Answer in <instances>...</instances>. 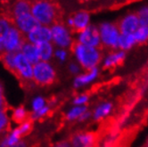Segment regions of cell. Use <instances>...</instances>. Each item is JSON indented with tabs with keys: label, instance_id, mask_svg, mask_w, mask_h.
<instances>
[{
	"label": "cell",
	"instance_id": "6da1fadb",
	"mask_svg": "<svg viewBox=\"0 0 148 147\" xmlns=\"http://www.w3.org/2000/svg\"><path fill=\"white\" fill-rule=\"evenodd\" d=\"M71 49L75 61L84 70L98 68L102 62L103 54L100 48L86 46L75 42Z\"/></svg>",
	"mask_w": 148,
	"mask_h": 147
},
{
	"label": "cell",
	"instance_id": "7a4b0ae2",
	"mask_svg": "<svg viewBox=\"0 0 148 147\" xmlns=\"http://www.w3.org/2000/svg\"><path fill=\"white\" fill-rule=\"evenodd\" d=\"M58 13L56 5L49 1H36L31 3L30 14L40 25L51 27L57 23Z\"/></svg>",
	"mask_w": 148,
	"mask_h": 147
},
{
	"label": "cell",
	"instance_id": "3957f363",
	"mask_svg": "<svg viewBox=\"0 0 148 147\" xmlns=\"http://www.w3.org/2000/svg\"><path fill=\"white\" fill-rule=\"evenodd\" d=\"M101 46L111 50L118 49L119 39L121 35L118 25L111 22H103L98 25Z\"/></svg>",
	"mask_w": 148,
	"mask_h": 147
},
{
	"label": "cell",
	"instance_id": "277c9868",
	"mask_svg": "<svg viewBox=\"0 0 148 147\" xmlns=\"http://www.w3.org/2000/svg\"><path fill=\"white\" fill-rule=\"evenodd\" d=\"M50 28L53 45L57 48H62L66 50L72 48L75 42H74V38L71 29H69L65 24L58 22L53 24Z\"/></svg>",
	"mask_w": 148,
	"mask_h": 147
},
{
	"label": "cell",
	"instance_id": "5b68a950",
	"mask_svg": "<svg viewBox=\"0 0 148 147\" xmlns=\"http://www.w3.org/2000/svg\"><path fill=\"white\" fill-rule=\"evenodd\" d=\"M56 79V72L50 62H39L33 65L32 80L38 86H49L55 82Z\"/></svg>",
	"mask_w": 148,
	"mask_h": 147
},
{
	"label": "cell",
	"instance_id": "8992f818",
	"mask_svg": "<svg viewBox=\"0 0 148 147\" xmlns=\"http://www.w3.org/2000/svg\"><path fill=\"white\" fill-rule=\"evenodd\" d=\"M25 40V36H23L14 25H12L2 43L4 52L5 53H18L21 51Z\"/></svg>",
	"mask_w": 148,
	"mask_h": 147
},
{
	"label": "cell",
	"instance_id": "52a82bcc",
	"mask_svg": "<svg viewBox=\"0 0 148 147\" xmlns=\"http://www.w3.org/2000/svg\"><path fill=\"white\" fill-rule=\"evenodd\" d=\"M76 43L89 47L100 48L101 41L98 26L91 24L87 29L77 33Z\"/></svg>",
	"mask_w": 148,
	"mask_h": 147
},
{
	"label": "cell",
	"instance_id": "ba28073f",
	"mask_svg": "<svg viewBox=\"0 0 148 147\" xmlns=\"http://www.w3.org/2000/svg\"><path fill=\"white\" fill-rule=\"evenodd\" d=\"M14 64V74H16L24 82L33 81V65L24 57V55L21 52H18V53L15 54Z\"/></svg>",
	"mask_w": 148,
	"mask_h": 147
},
{
	"label": "cell",
	"instance_id": "9c48e42d",
	"mask_svg": "<svg viewBox=\"0 0 148 147\" xmlns=\"http://www.w3.org/2000/svg\"><path fill=\"white\" fill-rule=\"evenodd\" d=\"M12 24L22 33L23 36H27L31 31L37 29L40 24L33 17L31 14H27L22 16H19L12 20Z\"/></svg>",
	"mask_w": 148,
	"mask_h": 147
},
{
	"label": "cell",
	"instance_id": "30bf717a",
	"mask_svg": "<svg viewBox=\"0 0 148 147\" xmlns=\"http://www.w3.org/2000/svg\"><path fill=\"white\" fill-rule=\"evenodd\" d=\"M26 41L33 45H38L44 42H52L51 28L47 26L40 25L33 31H31L26 37Z\"/></svg>",
	"mask_w": 148,
	"mask_h": 147
},
{
	"label": "cell",
	"instance_id": "8fae6325",
	"mask_svg": "<svg viewBox=\"0 0 148 147\" xmlns=\"http://www.w3.org/2000/svg\"><path fill=\"white\" fill-rule=\"evenodd\" d=\"M117 25L121 34H134L140 23L136 13H128L119 21Z\"/></svg>",
	"mask_w": 148,
	"mask_h": 147
},
{
	"label": "cell",
	"instance_id": "7c38bea8",
	"mask_svg": "<svg viewBox=\"0 0 148 147\" xmlns=\"http://www.w3.org/2000/svg\"><path fill=\"white\" fill-rule=\"evenodd\" d=\"M99 68H94L89 70H84L79 75L76 76L73 79V87L76 89H79L89 86L95 82L99 77Z\"/></svg>",
	"mask_w": 148,
	"mask_h": 147
},
{
	"label": "cell",
	"instance_id": "4fadbf2b",
	"mask_svg": "<svg viewBox=\"0 0 148 147\" xmlns=\"http://www.w3.org/2000/svg\"><path fill=\"white\" fill-rule=\"evenodd\" d=\"M73 21L72 29L76 31L77 33L87 29L88 26L91 25V15L88 11L85 10H80L76 12L71 15Z\"/></svg>",
	"mask_w": 148,
	"mask_h": 147
},
{
	"label": "cell",
	"instance_id": "5bb4252c",
	"mask_svg": "<svg viewBox=\"0 0 148 147\" xmlns=\"http://www.w3.org/2000/svg\"><path fill=\"white\" fill-rule=\"evenodd\" d=\"M126 58V53L121 50L115 49L112 50L111 52L103 57L102 60V66L104 69H112L116 66L120 65Z\"/></svg>",
	"mask_w": 148,
	"mask_h": 147
},
{
	"label": "cell",
	"instance_id": "9a60e30c",
	"mask_svg": "<svg viewBox=\"0 0 148 147\" xmlns=\"http://www.w3.org/2000/svg\"><path fill=\"white\" fill-rule=\"evenodd\" d=\"M96 135L92 132H79L74 135L71 141V147H94Z\"/></svg>",
	"mask_w": 148,
	"mask_h": 147
},
{
	"label": "cell",
	"instance_id": "2e32d148",
	"mask_svg": "<svg viewBox=\"0 0 148 147\" xmlns=\"http://www.w3.org/2000/svg\"><path fill=\"white\" fill-rule=\"evenodd\" d=\"M113 104L111 102H102L94 108L92 112V119L96 121H100L107 118L112 113Z\"/></svg>",
	"mask_w": 148,
	"mask_h": 147
},
{
	"label": "cell",
	"instance_id": "e0dca14e",
	"mask_svg": "<svg viewBox=\"0 0 148 147\" xmlns=\"http://www.w3.org/2000/svg\"><path fill=\"white\" fill-rule=\"evenodd\" d=\"M20 52L24 55V57L32 65H35L38 64V62H40L37 46L33 44L29 43V42L26 41V40L23 43V45L22 46V48H21Z\"/></svg>",
	"mask_w": 148,
	"mask_h": 147
},
{
	"label": "cell",
	"instance_id": "ac0fdd59",
	"mask_svg": "<svg viewBox=\"0 0 148 147\" xmlns=\"http://www.w3.org/2000/svg\"><path fill=\"white\" fill-rule=\"evenodd\" d=\"M31 9V3L24 0H21V1L14 2L11 9H10V14H11V21L14 18H17L19 16H22L27 14H30Z\"/></svg>",
	"mask_w": 148,
	"mask_h": 147
},
{
	"label": "cell",
	"instance_id": "d6986e66",
	"mask_svg": "<svg viewBox=\"0 0 148 147\" xmlns=\"http://www.w3.org/2000/svg\"><path fill=\"white\" fill-rule=\"evenodd\" d=\"M38 52L39 59L41 62H49L52 58L54 57L55 54V46L52 42H44L36 45Z\"/></svg>",
	"mask_w": 148,
	"mask_h": 147
},
{
	"label": "cell",
	"instance_id": "ffe728a7",
	"mask_svg": "<svg viewBox=\"0 0 148 147\" xmlns=\"http://www.w3.org/2000/svg\"><path fill=\"white\" fill-rule=\"evenodd\" d=\"M21 138H22V135L19 133L17 128H15L2 136L0 139V147H13L22 140Z\"/></svg>",
	"mask_w": 148,
	"mask_h": 147
},
{
	"label": "cell",
	"instance_id": "44dd1931",
	"mask_svg": "<svg viewBox=\"0 0 148 147\" xmlns=\"http://www.w3.org/2000/svg\"><path fill=\"white\" fill-rule=\"evenodd\" d=\"M136 45V39L133 34H121L118 43V49L123 52L132 49Z\"/></svg>",
	"mask_w": 148,
	"mask_h": 147
},
{
	"label": "cell",
	"instance_id": "7402d4cb",
	"mask_svg": "<svg viewBox=\"0 0 148 147\" xmlns=\"http://www.w3.org/2000/svg\"><path fill=\"white\" fill-rule=\"evenodd\" d=\"M12 25L13 24L11 19H8L5 17H0V56L3 54H5L2 43Z\"/></svg>",
	"mask_w": 148,
	"mask_h": 147
},
{
	"label": "cell",
	"instance_id": "603a6c76",
	"mask_svg": "<svg viewBox=\"0 0 148 147\" xmlns=\"http://www.w3.org/2000/svg\"><path fill=\"white\" fill-rule=\"evenodd\" d=\"M29 117V112L25 109V107H23V106H19V107L14 108L12 111L11 115H10V118H11V120L13 121H14L15 123L19 124V125L21 123L28 120Z\"/></svg>",
	"mask_w": 148,
	"mask_h": 147
},
{
	"label": "cell",
	"instance_id": "cb8c5ba5",
	"mask_svg": "<svg viewBox=\"0 0 148 147\" xmlns=\"http://www.w3.org/2000/svg\"><path fill=\"white\" fill-rule=\"evenodd\" d=\"M88 111L87 106H76L73 105L71 108H70L66 114H65V118L69 121H75L79 120V119L82 116L83 113H85Z\"/></svg>",
	"mask_w": 148,
	"mask_h": 147
},
{
	"label": "cell",
	"instance_id": "d4e9b609",
	"mask_svg": "<svg viewBox=\"0 0 148 147\" xmlns=\"http://www.w3.org/2000/svg\"><path fill=\"white\" fill-rule=\"evenodd\" d=\"M10 120H11V118H10L6 110H0V136L5 135L8 132L10 127Z\"/></svg>",
	"mask_w": 148,
	"mask_h": 147
},
{
	"label": "cell",
	"instance_id": "484cf974",
	"mask_svg": "<svg viewBox=\"0 0 148 147\" xmlns=\"http://www.w3.org/2000/svg\"><path fill=\"white\" fill-rule=\"evenodd\" d=\"M136 44H144L148 41V26L140 25L133 34Z\"/></svg>",
	"mask_w": 148,
	"mask_h": 147
},
{
	"label": "cell",
	"instance_id": "4316f807",
	"mask_svg": "<svg viewBox=\"0 0 148 147\" xmlns=\"http://www.w3.org/2000/svg\"><path fill=\"white\" fill-rule=\"evenodd\" d=\"M15 54L16 53H5L1 55V60L4 65L11 70L13 73L15 71V64H14V58H15Z\"/></svg>",
	"mask_w": 148,
	"mask_h": 147
},
{
	"label": "cell",
	"instance_id": "83f0119b",
	"mask_svg": "<svg viewBox=\"0 0 148 147\" xmlns=\"http://www.w3.org/2000/svg\"><path fill=\"white\" fill-rule=\"evenodd\" d=\"M136 14L138 18L139 23L142 26H148V5H141L137 11L136 12Z\"/></svg>",
	"mask_w": 148,
	"mask_h": 147
},
{
	"label": "cell",
	"instance_id": "f1b7e54d",
	"mask_svg": "<svg viewBox=\"0 0 148 147\" xmlns=\"http://www.w3.org/2000/svg\"><path fill=\"white\" fill-rule=\"evenodd\" d=\"M50 112V106L47 105L44 108H42L37 111H31L29 114V120H38L42 118L46 117L47 115Z\"/></svg>",
	"mask_w": 148,
	"mask_h": 147
},
{
	"label": "cell",
	"instance_id": "f546056e",
	"mask_svg": "<svg viewBox=\"0 0 148 147\" xmlns=\"http://www.w3.org/2000/svg\"><path fill=\"white\" fill-rule=\"evenodd\" d=\"M88 102H89V96L85 93L77 94V96H74L72 100L73 105H76V106H87Z\"/></svg>",
	"mask_w": 148,
	"mask_h": 147
},
{
	"label": "cell",
	"instance_id": "4dcf8cb0",
	"mask_svg": "<svg viewBox=\"0 0 148 147\" xmlns=\"http://www.w3.org/2000/svg\"><path fill=\"white\" fill-rule=\"evenodd\" d=\"M47 101L43 96H36L33 98L32 102H31V109L32 111H37L42 108L47 106Z\"/></svg>",
	"mask_w": 148,
	"mask_h": 147
},
{
	"label": "cell",
	"instance_id": "1f68e13d",
	"mask_svg": "<svg viewBox=\"0 0 148 147\" xmlns=\"http://www.w3.org/2000/svg\"><path fill=\"white\" fill-rule=\"evenodd\" d=\"M31 129H32V122H31L30 120H28L23 123H21L17 127V129H18L19 133L21 134V135H22V137L28 135L30 132Z\"/></svg>",
	"mask_w": 148,
	"mask_h": 147
},
{
	"label": "cell",
	"instance_id": "d6a6232c",
	"mask_svg": "<svg viewBox=\"0 0 148 147\" xmlns=\"http://www.w3.org/2000/svg\"><path fill=\"white\" fill-rule=\"evenodd\" d=\"M54 56L59 61V62L63 64V62H65L68 59V56H69L68 50L62 49V48H56L55 50Z\"/></svg>",
	"mask_w": 148,
	"mask_h": 147
},
{
	"label": "cell",
	"instance_id": "836d02e7",
	"mask_svg": "<svg viewBox=\"0 0 148 147\" xmlns=\"http://www.w3.org/2000/svg\"><path fill=\"white\" fill-rule=\"evenodd\" d=\"M68 70L69 72L71 73V75H74V76H78L79 75L80 73L82 72V68L80 67V65L78 64V62L75 61V62H71L68 65Z\"/></svg>",
	"mask_w": 148,
	"mask_h": 147
},
{
	"label": "cell",
	"instance_id": "e575fe53",
	"mask_svg": "<svg viewBox=\"0 0 148 147\" xmlns=\"http://www.w3.org/2000/svg\"><path fill=\"white\" fill-rule=\"evenodd\" d=\"M90 119H92V112L88 110L85 113L82 114V116L79 119L78 121H79V122H86V121L89 120Z\"/></svg>",
	"mask_w": 148,
	"mask_h": 147
},
{
	"label": "cell",
	"instance_id": "d590c367",
	"mask_svg": "<svg viewBox=\"0 0 148 147\" xmlns=\"http://www.w3.org/2000/svg\"><path fill=\"white\" fill-rule=\"evenodd\" d=\"M1 109H5V99L4 96V91L3 88L0 85V110Z\"/></svg>",
	"mask_w": 148,
	"mask_h": 147
},
{
	"label": "cell",
	"instance_id": "8d00e7d4",
	"mask_svg": "<svg viewBox=\"0 0 148 147\" xmlns=\"http://www.w3.org/2000/svg\"><path fill=\"white\" fill-rule=\"evenodd\" d=\"M52 147H71V146L70 141H62L54 144Z\"/></svg>",
	"mask_w": 148,
	"mask_h": 147
},
{
	"label": "cell",
	"instance_id": "74e56055",
	"mask_svg": "<svg viewBox=\"0 0 148 147\" xmlns=\"http://www.w3.org/2000/svg\"><path fill=\"white\" fill-rule=\"evenodd\" d=\"M13 147H28V144L25 141L21 140L20 142H18L15 145H14Z\"/></svg>",
	"mask_w": 148,
	"mask_h": 147
},
{
	"label": "cell",
	"instance_id": "f35d334b",
	"mask_svg": "<svg viewBox=\"0 0 148 147\" xmlns=\"http://www.w3.org/2000/svg\"><path fill=\"white\" fill-rule=\"evenodd\" d=\"M145 147H148V138H147V141H146V145H145Z\"/></svg>",
	"mask_w": 148,
	"mask_h": 147
},
{
	"label": "cell",
	"instance_id": "ab89813d",
	"mask_svg": "<svg viewBox=\"0 0 148 147\" xmlns=\"http://www.w3.org/2000/svg\"><path fill=\"white\" fill-rule=\"evenodd\" d=\"M143 147H145V146H143Z\"/></svg>",
	"mask_w": 148,
	"mask_h": 147
}]
</instances>
